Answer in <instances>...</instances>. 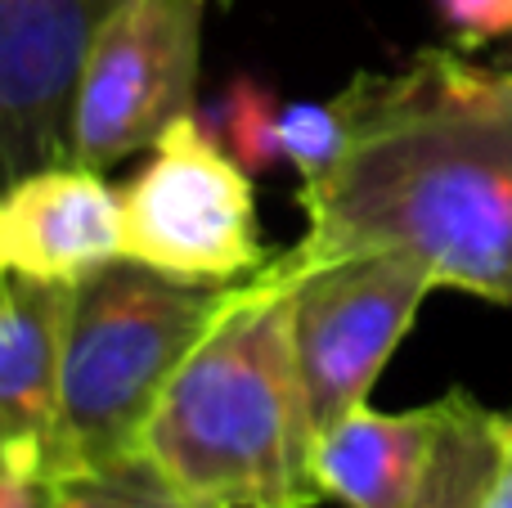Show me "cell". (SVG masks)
Returning a JSON list of instances; mask_svg holds the SVG:
<instances>
[{
	"instance_id": "obj_1",
	"label": "cell",
	"mask_w": 512,
	"mask_h": 508,
	"mask_svg": "<svg viewBox=\"0 0 512 508\" xmlns=\"http://www.w3.org/2000/svg\"><path fill=\"white\" fill-rule=\"evenodd\" d=\"M342 153L297 189V261L396 252L441 288L512 306V72L418 50L337 95Z\"/></svg>"
},
{
	"instance_id": "obj_2",
	"label": "cell",
	"mask_w": 512,
	"mask_h": 508,
	"mask_svg": "<svg viewBox=\"0 0 512 508\" xmlns=\"http://www.w3.org/2000/svg\"><path fill=\"white\" fill-rule=\"evenodd\" d=\"M288 252L234 284L162 392L140 450L198 508H315V423L292 351Z\"/></svg>"
},
{
	"instance_id": "obj_3",
	"label": "cell",
	"mask_w": 512,
	"mask_h": 508,
	"mask_svg": "<svg viewBox=\"0 0 512 508\" xmlns=\"http://www.w3.org/2000/svg\"><path fill=\"white\" fill-rule=\"evenodd\" d=\"M230 293L234 284H180L126 257L72 288L54 450L59 477L140 450L162 392Z\"/></svg>"
},
{
	"instance_id": "obj_4",
	"label": "cell",
	"mask_w": 512,
	"mask_h": 508,
	"mask_svg": "<svg viewBox=\"0 0 512 508\" xmlns=\"http://www.w3.org/2000/svg\"><path fill=\"white\" fill-rule=\"evenodd\" d=\"M126 261L180 284H239L270 261L256 230L252 176L207 135L203 117H180L122 189Z\"/></svg>"
},
{
	"instance_id": "obj_5",
	"label": "cell",
	"mask_w": 512,
	"mask_h": 508,
	"mask_svg": "<svg viewBox=\"0 0 512 508\" xmlns=\"http://www.w3.org/2000/svg\"><path fill=\"white\" fill-rule=\"evenodd\" d=\"M292 284V351L306 387L315 437L369 405V392L396 347L405 342L418 306L436 293L427 266L396 252H346L328 261H297Z\"/></svg>"
},
{
	"instance_id": "obj_6",
	"label": "cell",
	"mask_w": 512,
	"mask_h": 508,
	"mask_svg": "<svg viewBox=\"0 0 512 508\" xmlns=\"http://www.w3.org/2000/svg\"><path fill=\"white\" fill-rule=\"evenodd\" d=\"M207 0H131L90 45L72 108L68 158L108 171L198 113Z\"/></svg>"
},
{
	"instance_id": "obj_7",
	"label": "cell",
	"mask_w": 512,
	"mask_h": 508,
	"mask_svg": "<svg viewBox=\"0 0 512 508\" xmlns=\"http://www.w3.org/2000/svg\"><path fill=\"white\" fill-rule=\"evenodd\" d=\"M131 0H0V185L68 158L81 68Z\"/></svg>"
},
{
	"instance_id": "obj_8",
	"label": "cell",
	"mask_w": 512,
	"mask_h": 508,
	"mask_svg": "<svg viewBox=\"0 0 512 508\" xmlns=\"http://www.w3.org/2000/svg\"><path fill=\"white\" fill-rule=\"evenodd\" d=\"M122 257V189L104 171L63 158L0 185V279L77 288Z\"/></svg>"
},
{
	"instance_id": "obj_9",
	"label": "cell",
	"mask_w": 512,
	"mask_h": 508,
	"mask_svg": "<svg viewBox=\"0 0 512 508\" xmlns=\"http://www.w3.org/2000/svg\"><path fill=\"white\" fill-rule=\"evenodd\" d=\"M68 284L0 279V468H32L59 477L63 410V333Z\"/></svg>"
},
{
	"instance_id": "obj_10",
	"label": "cell",
	"mask_w": 512,
	"mask_h": 508,
	"mask_svg": "<svg viewBox=\"0 0 512 508\" xmlns=\"http://www.w3.org/2000/svg\"><path fill=\"white\" fill-rule=\"evenodd\" d=\"M445 428V396L418 410H351L315 437V477L324 500L346 508H409Z\"/></svg>"
},
{
	"instance_id": "obj_11",
	"label": "cell",
	"mask_w": 512,
	"mask_h": 508,
	"mask_svg": "<svg viewBox=\"0 0 512 508\" xmlns=\"http://www.w3.org/2000/svg\"><path fill=\"white\" fill-rule=\"evenodd\" d=\"M512 446V414L486 410L468 392L445 396V428L409 508H481Z\"/></svg>"
},
{
	"instance_id": "obj_12",
	"label": "cell",
	"mask_w": 512,
	"mask_h": 508,
	"mask_svg": "<svg viewBox=\"0 0 512 508\" xmlns=\"http://www.w3.org/2000/svg\"><path fill=\"white\" fill-rule=\"evenodd\" d=\"M216 144L239 162L248 176H265L283 162V140H279V117L283 104L274 90H265L252 77H234L221 95L198 113Z\"/></svg>"
},
{
	"instance_id": "obj_13",
	"label": "cell",
	"mask_w": 512,
	"mask_h": 508,
	"mask_svg": "<svg viewBox=\"0 0 512 508\" xmlns=\"http://www.w3.org/2000/svg\"><path fill=\"white\" fill-rule=\"evenodd\" d=\"M50 508H198L162 477L144 450L59 477Z\"/></svg>"
},
{
	"instance_id": "obj_14",
	"label": "cell",
	"mask_w": 512,
	"mask_h": 508,
	"mask_svg": "<svg viewBox=\"0 0 512 508\" xmlns=\"http://www.w3.org/2000/svg\"><path fill=\"white\" fill-rule=\"evenodd\" d=\"M342 135H346V122L337 99H328V104H283V117H279L283 162L301 176V185L319 180L333 167L337 153H342Z\"/></svg>"
},
{
	"instance_id": "obj_15",
	"label": "cell",
	"mask_w": 512,
	"mask_h": 508,
	"mask_svg": "<svg viewBox=\"0 0 512 508\" xmlns=\"http://www.w3.org/2000/svg\"><path fill=\"white\" fill-rule=\"evenodd\" d=\"M441 23L459 36V45H490L512 36V0H432Z\"/></svg>"
},
{
	"instance_id": "obj_16",
	"label": "cell",
	"mask_w": 512,
	"mask_h": 508,
	"mask_svg": "<svg viewBox=\"0 0 512 508\" xmlns=\"http://www.w3.org/2000/svg\"><path fill=\"white\" fill-rule=\"evenodd\" d=\"M59 477L32 468H0V508H50Z\"/></svg>"
},
{
	"instance_id": "obj_17",
	"label": "cell",
	"mask_w": 512,
	"mask_h": 508,
	"mask_svg": "<svg viewBox=\"0 0 512 508\" xmlns=\"http://www.w3.org/2000/svg\"><path fill=\"white\" fill-rule=\"evenodd\" d=\"M481 508H512V446H508V459H504V468H499L495 486H490V495Z\"/></svg>"
},
{
	"instance_id": "obj_18",
	"label": "cell",
	"mask_w": 512,
	"mask_h": 508,
	"mask_svg": "<svg viewBox=\"0 0 512 508\" xmlns=\"http://www.w3.org/2000/svg\"><path fill=\"white\" fill-rule=\"evenodd\" d=\"M508 414H512V410H508Z\"/></svg>"
}]
</instances>
